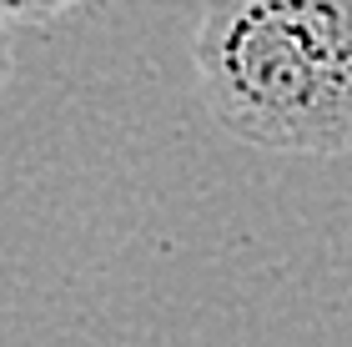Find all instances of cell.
I'll list each match as a JSON object with an SVG mask.
<instances>
[{
  "label": "cell",
  "instance_id": "obj_1",
  "mask_svg": "<svg viewBox=\"0 0 352 347\" xmlns=\"http://www.w3.org/2000/svg\"><path fill=\"white\" fill-rule=\"evenodd\" d=\"M197 81L221 131L287 156H352V0H212Z\"/></svg>",
  "mask_w": 352,
  "mask_h": 347
},
{
  "label": "cell",
  "instance_id": "obj_2",
  "mask_svg": "<svg viewBox=\"0 0 352 347\" xmlns=\"http://www.w3.org/2000/svg\"><path fill=\"white\" fill-rule=\"evenodd\" d=\"M81 5V0H6V21L10 25H30V21H56L60 10Z\"/></svg>",
  "mask_w": 352,
  "mask_h": 347
}]
</instances>
